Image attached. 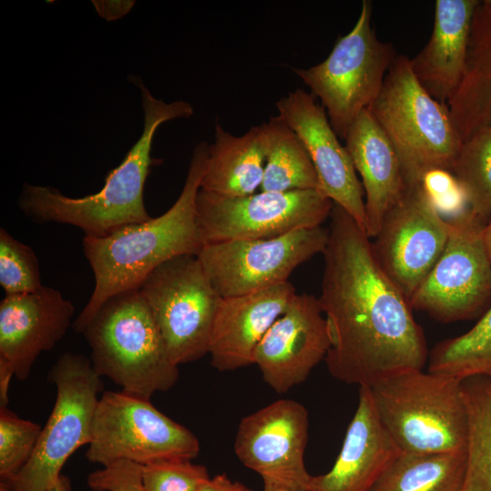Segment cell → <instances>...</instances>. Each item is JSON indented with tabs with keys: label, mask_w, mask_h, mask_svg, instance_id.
Instances as JSON below:
<instances>
[{
	"label": "cell",
	"mask_w": 491,
	"mask_h": 491,
	"mask_svg": "<svg viewBox=\"0 0 491 491\" xmlns=\"http://www.w3.org/2000/svg\"><path fill=\"white\" fill-rule=\"evenodd\" d=\"M266 159L263 124L234 135L216 122L200 189L228 197L255 194L262 185Z\"/></svg>",
	"instance_id": "cell-24"
},
{
	"label": "cell",
	"mask_w": 491,
	"mask_h": 491,
	"mask_svg": "<svg viewBox=\"0 0 491 491\" xmlns=\"http://www.w3.org/2000/svg\"><path fill=\"white\" fill-rule=\"evenodd\" d=\"M296 295L290 282L238 296L222 297L214 318L208 355L218 371L254 364L256 346Z\"/></svg>",
	"instance_id": "cell-19"
},
{
	"label": "cell",
	"mask_w": 491,
	"mask_h": 491,
	"mask_svg": "<svg viewBox=\"0 0 491 491\" xmlns=\"http://www.w3.org/2000/svg\"><path fill=\"white\" fill-rule=\"evenodd\" d=\"M138 289L175 366L208 354L212 326L222 297L196 256H181L162 264Z\"/></svg>",
	"instance_id": "cell-10"
},
{
	"label": "cell",
	"mask_w": 491,
	"mask_h": 491,
	"mask_svg": "<svg viewBox=\"0 0 491 491\" xmlns=\"http://www.w3.org/2000/svg\"><path fill=\"white\" fill-rule=\"evenodd\" d=\"M346 148L363 181L366 231L375 238L407 185L397 154L368 108L363 110L345 138Z\"/></svg>",
	"instance_id": "cell-21"
},
{
	"label": "cell",
	"mask_w": 491,
	"mask_h": 491,
	"mask_svg": "<svg viewBox=\"0 0 491 491\" xmlns=\"http://www.w3.org/2000/svg\"><path fill=\"white\" fill-rule=\"evenodd\" d=\"M48 377L56 387L53 410L32 456L16 476L0 483V491H48L72 454L90 443L98 394L104 388L90 359L65 353Z\"/></svg>",
	"instance_id": "cell-8"
},
{
	"label": "cell",
	"mask_w": 491,
	"mask_h": 491,
	"mask_svg": "<svg viewBox=\"0 0 491 491\" xmlns=\"http://www.w3.org/2000/svg\"><path fill=\"white\" fill-rule=\"evenodd\" d=\"M133 82L141 93L143 133L123 161L108 172L103 187L95 194L71 197L55 187L25 184L18 205L25 215L41 223L72 225L92 237L107 236L151 218L144 188L151 166L157 163L151 156L154 135L162 124L192 116L194 108L183 100L166 103L155 98L138 77L134 76Z\"/></svg>",
	"instance_id": "cell-3"
},
{
	"label": "cell",
	"mask_w": 491,
	"mask_h": 491,
	"mask_svg": "<svg viewBox=\"0 0 491 491\" xmlns=\"http://www.w3.org/2000/svg\"><path fill=\"white\" fill-rule=\"evenodd\" d=\"M399 452L379 419L370 387L359 386L337 458L327 473L311 476L308 491H371Z\"/></svg>",
	"instance_id": "cell-20"
},
{
	"label": "cell",
	"mask_w": 491,
	"mask_h": 491,
	"mask_svg": "<svg viewBox=\"0 0 491 491\" xmlns=\"http://www.w3.org/2000/svg\"><path fill=\"white\" fill-rule=\"evenodd\" d=\"M263 491H308L307 488L296 486L274 480H263Z\"/></svg>",
	"instance_id": "cell-38"
},
{
	"label": "cell",
	"mask_w": 491,
	"mask_h": 491,
	"mask_svg": "<svg viewBox=\"0 0 491 491\" xmlns=\"http://www.w3.org/2000/svg\"><path fill=\"white\" fill-rule=\"evenodd\" d=\"M334 203L318 189L260 191L228 197L199 190L196 221L204 246L232 240L268 239L321 226Z\"/></svg>",
	"instance_id": "cell-12"
},
{
	"label": "cell",
	"mask_w": 491,
	"mask_h": 491,
	"mask_svg": "<svg viewBox=\"0 0 491 491\" xmlns=\"http://www.w3.org/2000/svg\"><path fill=\"white\" fill-rule=\"evenodd\" d=\"M370 390L379 419L400 451L466 452L461 379L413 370L382 379Z\"/></svg>",
	"instance_id": "cell-5"
},
{
	"label": "cell",
	"mask_w": 491,
	"mask_h": 491,
	"mask_svg": "<svg viewBox=\"0 0 491 491\" xmlns=\"http://www.w3.org/2000/svg\"><path fill=\"white\" fill-rule=\"evenodd\" d=\"M42 427L0 408V483L16 476L32 456Z\"/></svg>",
	"instance_id": "cell-31"
},
{
	"label": "cell",
	"mask_w": 491,
	"mask_h": 491,
	"mask_svg": "<svg viewBox=\"0 0 491 491\" xmlns=\"http://www.w3.org/2000/svg\"><path fill=\"white\" fill-rule=\"evenodd\" d=\"M446 220L445 249L408 299L412 309L443 323L480 316L491 304V262L483 241L486 224L469 210Z\"/></svg>",
	"instance_id": "cell-11"
},
{
	"label": "cell",
	"mask_w": 491,
	"mask_h": 491,
	"mask_svg": "<svg viewBox=\"0 0 491 491\" xmlns=\"http://www.w3.org/2000/svg\"><path fill=\"white\" fill-rule=\"evenodd\" d=\"M207 468L189 459H166L143 466L145 491H198L209 478Z\"/></svg>",
	"instance_id": "cell-32"
},
{
	"label": "cell",
	"mask_w": 491,
	"mask_h": 491,
	"mask_svg": "<svg viewBox=\"0 0 491 491\" xmlns=\"http://www.w3.org/2000/svg\"><path fill=\"white\" fill-rule=\"evenodd\" d=\"M368 109L394 146L407 186L430 170L451 172L463 142L447 105L424 89L410 58L396 56Z\"/></svg>",
	"instance_id": "cell-6"
},
{
	"label": "cell",
	"mask_w": 491,
	"mask_h": 491,
	"mask_svg": "<svg viewBox=\"0 0 491 491\" xmlns=\"http://www.w3.org/2000/svg\"><path fill=\"white\" fill-rule=\"evenodd\" d=\"M266 159L260 191L318 189V177L299 136L278 115L263 123Z\"/></svg>",
	"instance_id": "cell-26"
},
{
	"label": "cell",
	"mask_w": 491,
	"mask_h": 491,
	"mask_svg": "<svg viewBox=\"0 0 491 491\" xmlns=\"http://www.w3.org/2000/svg\"><path fill=\"white\" fill-rule=\"evenodd\" d=\"M449 225L421 183L407 186L386 215L373 244L376 256L407 300L427 276L446 245Z\"/></svg>",
	"instance_id": "cell-14"
},
{
	"label": "cell",
	"mask_w": 491,
	"mask_h": 491,
	"mask_svg": "<svg viewBox=\"0 0 491 491\" xmlns=\"http://www.w3.org/2000/svg\"><path fill=\"white\" fill-rule=\"evenodd\" d=\"M90 361L98 376L122 391L150 399L179 377L152 312L139 289L108 298L85 326Z\"/></svg>",
	"instance_id": "cell-4"
},
{
	"label": "cell",
	"mask_w": 491,
	"mask_h": 491,
	"mask_svg": "<svg viewBox=\"0 0 491 491\" xmlns=\"http://www.w3.org/2000/svg\"><path fill=\"white\" fill-rule=\"evenodd\" d=\"M483 241H484L485 248L487 253L488 258L491 262V218L485 225V227L483 230Z\"/></svg>",
	"instance_id": "cell-40"
},
{
	"label": "cell",
	"mask_w": 491,
	"mask_h": 491,
	"mask_svg": "<svg viewBox=\"0 0 491 491\" xmlns=\"http://www.w3.org/2000/svg\"><path fill=\"white\" fill-rule=\"evenodd\" d=\"M198 491H254L238 481L231 480L225 474L209 477L200 486Z\"/></svg>",
	"instance_id": "cell-36"
},
{
	"label": "cell",
	"mask_w": 491,
	"mask_h": 491,
	"mask_svg": "<svg viewBox=\"0 0 491 491\" xmlns=\"http://www.w3.org/2000/svg\"><path fill=\"white\" fill-rule=\"evenodd\" d=\"M74 314L72 302L53 287L5 296L0 302V357L11 365L18 380L27 379L38 356L64 337Z\"/></svg>",
	"instance_id": "cell-18"
},
{
	"label": "cell",
	"mask_w": 491,
	"mask_h": 491,
	"mask_svg": "<svg viewBox=\"0 0 491 491\" xmlns=\"http://www.w3.org/2000/svg\"><path fill=\"white\" fill-rule=\"evenodd\" d=\"M328 235V228L317 226L268 239L211 243L196 256L220 297L238 296L288 282L299 265L324 252Z\"/></svg>",
	"instance_id": "cell-13"
},
{
	"label": "cell",
	"mask_w": 491,
	"mask_h": 491,
	"mask_svg": "<svg viewBox=\"0 0 491 491\" xmlns=\"http://www.w3.org/2000/svg\"><path fill=\"white\" fill-rule=\"evenodd\" d=\"M467 415L466 470L462 491H491V378L461 380Z\"/></svg>",
	"instance_id": "cell-27"
},
{
	"label": "cell",
	"mask_w": 491,
	"mask_h": 491,
	"mask_svg": "<svg viewBox=\"0 0 491 491\" xmlns=\"http://www.w3.org/2000/svg\"><path fill=\"white\" fill-rule=\"evenodd\" d=\"M372 2H362L352 30L338 37L326 60L295 74L320 98L336 135L345 139L361 114L377 97L396 50L380 41L371 25Z\"/></svg>",
	"instance_id": "cell-7"
},
{
	"label": "cell",
	"mask_w": 491,
	"mask_h": 491,
	"mask_svg": "<svg viewBox=\"0 0 491 491\" xmlns=\"http://www.w3.org/2000/svg\"><path fill=\"white\" fill-rule=\"evenodd\" d=\"M143 466L119 460L90 473L87 485L92 491H145Z\"/></svg>",
	"instance_id": "cell-34"
},
{
	"label": "cell",
	"mask_w": 491,
	"mask_h": 491,
	"mask_svg": "<svg viewBox=\"0 0 491 491\" xmlns=\"http://www.w3.org/2000/svg\"><path fill=\"white\" fill-rule=\"evenodd\" d=\"M309 418L293 399H279L245 416L239 423L234 451L240 462L263 480L308 489L305 466Z\"/></svg>",
	"instance_id": "cell-15"
},
{
	"label": "cell",
	"mask_w": 491,
	"mask_h": 491,
	"mask_svg": "<svg viewBox=\"0 0 491 491\" xmlns=\"http://www.w3.org/2000/svg\"><path fill=\"white\" fill-rule=\"evenodd\" d=\"M197 437L155 408L150 399L104 391L96 405L85 456L108 466L119 460L146 465L166 459L195 458Z\"/></svg>",
	"instance_id": "cell-9"
},
{
	"label": "cell",
	"mask_w": 491,
	"mask_h": 491,
	"mask_svg": "<svg viewBox=\"0 0 491 491\" xmlns=\"http://www.w3.org/2000/svg\"><path fill=\"white\" fill-rule=\"evenodd\" d=\"M280 116L302 140L318 177V190L366 230L364 189L324 107L297 88L276 103Z\"/></svg>",
	"instance_id": "cell-17"
},
{
	"label": "cell",
	"mask_w": 491,
	"mask_h": 491,
	"mask_svg": "<svg viewBox=\"0 0 491 491\" xmlns=\"http://www.w3.org/2000/svg\"><path fill=\"white\" fill-rule=\"evenodd\" d=\"M48 491H72L71 481L69 477L61 475L57 481L50 487Z\"/></svg>",
	"instance_id": "cell-39"
},
{
	"label": "cell",
	"mask_w": 491,
	"mask_h": 491,
	"mask_svg": "<svg viewBox=\"0 0 491 491\" xmlns=\"http://www.w3.org/2000/svg\"><path fill=\"white\" fill-rule=\"evenodd\" d=\"M13 376L15 372L11 365L0 357V408L7 407L9 386Z\"/></svg>",
	"instance_id": "cell-37"
},
{
	"label": "cell",
	"mask_w": 491,
	"mask_h": 491,
	"mask_svg": "<svg viewBox=\"0 0 491 491\" xmlns=\"http://www.w3.org/2000/svg\"><path fill=\"white\" fill-rule=\"evenodd\" d=\"M318 297L335 378L359 386L423 370L428 351L407 298L381 267L365 229L333 205Z\"/></svg>",
	"instance_id": "cell-1"
},
{
	"label": "cell",
	"mask_w": 491,
	"mask_h": 491,
	"mask_svg": "<svg viewBox=\"0 0 491 491\" xmlns=\"http://www.w3.org/2000/svg\"><path fill=\"white\" fill-rule=\"evenodd\" d=\"M101 17L114 21L125 15L134 6L135 1H92Z\"/></svg>",
	"instance_id": "cell-35"
},
{
	"label": "cell",
	"mask_w": 491,
	"mask_h": 491,
	"mask_svg": "<svg viewBox=\"0 0 491 491\" xmlns=\"http://www.w3.org/2000/svg\"><path fill=\"white\" fill-rule=\"evenodd\" d=\"M451 173L465 191L470 213L486 224L491 218V129L462 144Z\"/></svg>",
	"instance_id": "cell-29"
},
{
	"label": "cell",
	"mask_w": 491,
	"mask_h": 491,
	"mask_svg": "<svg viewBox=\"0 0 491 491\" xmlns=\"http://www.w3.org/2000/svg\"><path fill=\"white\" fill-rule=\"evenodd\" d=\"M428 371L464 379L491 378V307L461 336L437 343L428 355Z\"/></svg>",
	"instance_id": "cell-28"
},
{
	"label": "cell",
	"mask_w": 491,
	"mask_h": 491,
	"mask_svg": "<svg viewBox=\"0 0 491 491\" xmlns=\"http://www.w3.org/2000/svg\"><path fill=\"white\" fill-rule=\"evenodd\" d=\"M447 106L463 143L491 129V0L476 8L465 73Z\"/></svg>",
	"instance_id": "cell-23"
},
{
	"label": "cell",
	"mask_w": 491,
	"mask_h": 491,
	"mask_svg": "<svg viewBox=\"0 0 491 491\" xmlns=\"http://www.w3.org/2000/svg\"><path fill=\"white\" fill-rule=\"evenodd\" d=\"M421 185L443 218L450 219L469 210L465 191L450 171L430 170L424 175Z\"/></svg>",
	"instance_id": "cell-33"
},
{
	"label": "cell",
	"mask_w": 491,
	"mask_h": 491,
	"mask_svg": "<svg viewBox=\"0 0 491 491\" xmlns=\"http://www.w3.org/2000/svg\"><path fill=\"white\" fill-rule=\"evenodd\" d=\"M478 0H437L432 35L410 65L417 81L436 101L446 104L466 69L470 30Z\"/></svg>",
	"instance_id": "cell-22"
},
{
	"label": "cell",
	"mask_w": 491,
	"mask_h": 491,
	"mask_svg": "<svg viewBox=\"0 0 491 491\" xmlns=\"http://www.w3.org/2000/svg\"><path fill=\"white\" fill-rule=\"evenodd\" d=\"M0 285L5 296L34 292L43 286L34 250L0 228Z\"/></svg>",
	"instance_id": "cell-30"
},
{
	"label": "cell",
	"mask_w": 491,
	"mask_h": 491,
	"mask_svg": "<svg viewBox=\"0 0 491 491\" xmlns=\"http://www.w3.org/2000/svg\"><path fill=\"white\" fill-rule=\"evenodd\" d=\"M209 144L193 150L183 189L163 215L125 226L104 237L85 236L83 249L95 276L91 296L74 322L82 333L110 297L138 289L162 264L181 256H197L204 243L196 221V197L205 175Z\"/></svg>",
	"instance_id": "cell-2"
},
{
	"label": "cell",
	"mask_w": 491,
	"mask_h": 491,
	"mask_svg": "<svg viewBox=\"0 0 491 491\" xmlns=\"http://www.w3.org/2000/svg\"><path fill=\"white\" fill-rule=\"evenodd\" d=\"M466 452L400 451L371 491H462Z\"/></svg>",
	"instance_id": "cell-25"
},
{
	"label": "cell",
	"mask_w": 491,
	"mask_h": 491,
	"mask_svg": "<svg viewBox=\"0 0 491 491\" xmlns=\"http://www.w3.org/2000/svg\"><path fill=\"white\" fill-rule=\"evenodd\" d=\"M330 346L318 297L296 294L256 346L254 364L274 391L285 394L325 360Z\"/></svg>",
	"instance_id": "cell-16"
}]
</instances>
